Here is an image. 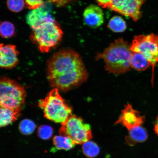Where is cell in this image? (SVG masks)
Wrapping results in <instances>:
<instances>
[{
	"label": "cell",
	"instance_id": "10",
	"mask_svg": "<svg viewBox=\"0 0 158 158\" xmlns=\"http://www.w3.org/2000/svg\"><path fill=\"white\" fill-rule=\"evenodd\" d=\"M0 49V66L1 68L10 69L16 66L19 62L18 55L19 52L16 49L15 45L11 44L5 45L1 44Z\"/></svg>",
	"mask_w": 158,
	"mask_h": 158
},
{
	"label": "cell",
	"instance_id": "11",
	"mask_svg": "<svg viewBox=\"0 0 158 158\" xmlns=\"http://www.w3.org/2000/svg\"><path fill=\"white\" fill-rule=\"evenodd\" d=\"M83 16L85 23L88 26L93 28L100 27L104 23L103 12L98 6H89L85 10Z\"/></svg>",
	"mask_w": 158,
	"mask_h": 158
},
{
	"label": "cell",
	"instance_id": "5",
	"mask_svg": "<svg viewBox=\"0 0 158 158\" xmlns=\"http://www.w3.org/2000/svg\"><path fill=\"white\" fill-rule=\"evenodd\" d=\"M26 92L15 81L3 77L0 81V104L3 107L21 110L24 104Z\"/></svg>",
	"mask_w": 158,
	"mask_h": 158
},
{
	"label": "cell",
	"instance_id": "21",
	"mask_svg": "<svg viewBox=\"0 0 158 158\" xmlns=\"http://www.w3.org/2000/svg\"><path fill=\"white\" fill-rule=\"evenodd\" d=\"M25 2L24 0H7V5L10 10L18 13L23 9Z\"/></svg>",
	"mask_w": 158,
	"mask_h": 158
},
{
	"label": "cell",
	"instance_id": "2",
	"mask_svg": "<svg viewBox=\"0 0 158 158\" xmlns=\"http://www.w3.org/2000/svg\"><path fill=\"white\" fill-rule=\"evenodd\" d=\"M133 52L130 45L123 39H116L102 53H98L97 60L102 59L106 70L110 73L120 74L130 70Z\"/></svg>",
	"mask_w": 158,
	"mask_h": 158
},
{
	"label": "cell",
	"instance_id": "12",
	"mask_svg": "<svg viewBox=\"0 0 158 158\" xmlns=\"http://www.w3.org/2000/svg\"><path fill=\"white\" fill-rule=\"evenodd\" d=\"M27 22L33 29H34L43 23L54 20L48 12L41 7L32 10L27 14Z\"/></svg>",
	"mask_w": 158,
	"mask_h": 158
},
{
	"label": "cell",
	"instance_id": "20",
	"mask_svg": "<svg viewBox=\"0 0 158 158\" xmlns=\"http://www.w3.org/2000/svg\"><path fill=\"white\" fill-rule=\"evenodd\" d=\"M35 125L31 120L25 119L23 120L19 125V129L21 133L24 135H29L34 131Z\"/></svg>",
	"mask_w": 158,
	"mask_h": 158
},
{
	"label": "cell",
	"instance_id": "7",
	"mask_svg": "<svg viewBox=\"0 0 158 158\" xmlns=\"http://www.w3.org/2000/svg\"><path fill=\"white\" fill-rule=\"evenodd\" d=\"M130 49L133 52L142 53L149 61L153 69L158 62V35L151 34L134 37Z\"/></svg>",
	"mask_w": 158,
	"mask_h": 158
},
{
	"label": "cell",
	"instance_id": "16",
	"mask_svg": "<svg viewBox=\"0 0 158 158\" xmlns=\"http://www.w3.org/2000/svg\"><path fill=\"white\" fill-rule=\"evenodd\" d=\"M53 140L55 147L58 150L68 151L73 149L76 145L71 138L66 136H56Z\"/></svg>",
	"mask_w": 158,
	"mask_h": 158
},
{
	"label": "cell",
	"instance_id": "15",
	"mask_svg": "<svg viewBox=\"0 0 158 158\" xmlns=\"http://www.w3.org/2000/svg\"><path fill=\"white\" fill-rule=\"evenodd\" d=\"M133 52L131 62L132 68L138 71H143L151 66V63L142 53Z\"/></svg>",
	"mask_w": 158,
	"mask_h": 158
},
{
	"label": "cell",
	"instance_id": "26",
	"mask_svg": "<svg viewBox=\"0 0 158 158\" xmlns=\"http://www.w3.org/2000/svg\"><path fill=\"white\" fill-rule=\"evenodd\" d=\"M154 130H155V133L158 135V116H157V118H156Z\"/></svg>",
	"mask_w": 158,
	"mask_h": 158
},
{
	"label": "cell",
	"instance_id": "25",
	"mask_svg": "<svg viewBox=\"0 0 158 158\" xmlns=\"http://www.w3.org/2000/svg\"><path fill=\"white\" fill-rule=\"evenodd\" d=\"M49 2H52L59 6H61L66 4L69 0H48Z\"/></svg>",
	"mask_w": 158,
	"mask_h": 158
},
{
	"label": "cell",
	"instance_id": "17",
	"mask_svg": "<svg viewBox=\"0 0 158 158\" xmlns=\"http://www.w3.org/2000/svg\"><path fill=\"white\" fill-rule=\"evenodd\" d=\"M108 27L114 32H123L127 28L125 21L118 16H115L110 20Z\"/></svg>",
	"mask_w": 158,
	"mask_h": 158
},
{
	"label": "cell",
	"instance_id": "1",
	"mask_svg": "<svg viewBox=\"0 0 158 158\" xmlns=\"http://www.w3.org/2000/svg\"><path fill=\"white\" fill-rule=\"evenodd\" d=\"M47 77L52 87L66 92L87 80L88 73L80 55L64 49L52 55L47 62Z\"/></svg>",
	"mask_w": 158,
	"mask_h": 158
},
{
	"label": "cell",
	"instance_id": "24",
	"mask_svg": "<svg viewBox=\"0 0 158 158\" xmlns=\"http://www.w3.org/2000/svg\"><path fill=\"white\" fill-rule=\"evenodd\" d=\"M98 5L103 8H109L111 5L113 0H96Z\"/></svg>",
	"mask_w": 158,
	"mask_h": 158
},
{
	"label": "cell",
	"instance_id": "22",
	"mask_svg": "<svg viewBox=\"0 0 158 158\" xmlns=\"http://www.w3.org/2000/svg\"><path fill=\"white\" fill-rule=\"evenodd\" d=\"M52 128L48 126H41L38 130L39 137L43 139H48L52 136Z\"/></svg>",
	"mask_w": 158,
	"mask_h": 158
},
{
	"label": "cell",
	"instance_id": "19",
	"mask_svg": "<svg viewBox=\"0 0 158 158\" xmlns=\"http://www.w3.org/2000/svg\"><path fill=\"white\" fill-rule=\"evenodd\" d=\"M1 36L5 38H9L15 35V26L8 21H4L1 24Z\"/></svg>",
	"mask_w": 158,
	"mask_h": 158
},
{
	"label": "cell",
	"instance_id": "23",
	"mask_svg": "<svg viewBox=\"0 0 158 158\" xmlns=\"http://www.w3.org/2000/svg\"><path fill=\"white\" fill-rule=\"evenodd\" d=\"M25 3L28 9L34 10L41 7L43 0H25Z\"/></svg>",
	"mask_w": 158,
	"mask_h": 158
},
{
	"label": "cell",
	"instance_id": "3",
	"mask_svg": "<svg viewBox=\"0 0 158 158\" xmlns=\"http://www.w3.org/2000/svg\"><path fill=\"white\" fill-rule=\"evenodd\" d=\"M58 89L54 88L47 96L39 102L47 119L62 124L72 115V109L59 94Z\"/></svg>",
	"mask_w": 158,
	"mask_h": 158
},
{
	"label": "cell",
	"instance_id": "13",
	"mask_svg": "<svg viewBox=\"0 0 158 158\" xmlns=\"http://www.w3.org/2000/svg\"><path fill=\"white\" fill-rule=\"evenodd\" d=\"M148 134L147 130L143 126H139L132 128L128 131V135L126 141L129 145H133L137 143H143L147 141Z\"/></svg>",
	"mask_w": 158,
	"mask_h": 158
},
{
	"label": "cell",
	"instance_id": "18",
	"mask_svg": "<svg viewBox=\"0 0 158 158\" xmlns=\"http://www.w3.org/2000/svg\"><path fill=\"white\" fill-rule=\"evenodd\" d=\"M82 150L84 155L90 158L96 157L100 153V148L97 144L90 140L82 144Z\"/></svg>",
	"mask_w": 158,
	"mask_h": 158
},
{
	"label": "cell",
	"instance_id": "4",
	"mask_svg": "<svg viewBox=\"0 0 158 158\" xmlns=\"http://www.w3.org/2000/svg\"><path fill=\"white\" fill-rule=\"evenodd\" d=\"M63 35V31L56 22L49 21L33 29L30 39L41 52H48L59 44Z\"/></svg>",
	"mask_w": 158,
	"mask_h": 158
},
{
	"label": "cell",
	"instance_id": "6",
	"mask_svg": "<svg viewBox=\"0 0 158 158\" xmlns=\"http://www.w3.org/2000/svg\"><path fill=\"white\" fill-rule=\"evenodd\" d=\"M61 125L59 130L60 135L70 137L76 145H82L92 139V134L90 125L84 123L80 117L72 114Z\"/></svg>",
	"mask_w": 158,
	"mask_h": 158
},
{
	"label": "cell",
	"instance_id": "14",
	"mask_svg": "<svg viewBox=\"0 0 158 158\" xmlns=\"http://www.w3.org/2000/svg\"><path fill=\"white\" fill-rule=\"evenodd\" d=\"M21 110L1 106L0 110V126L5 127L14 122L17 119Z\"/></svg>",
	"mask_w": 158,
	"mask_h": 158
},
{
	"label": "cell",
	"instance_id": "8",
	"mask_svg": "<svg viewBox=\"0 0 158 158\" xmlns=\"http://www.w3.org/2000/svg\"><path fill=\"white\" fill-rule=\"evenodd\" d=\"M145 0H113L110 9L137 21L142 15L141 7Z\"/></svg>",
	"mask_w": 158,
	"mask_h": 158
},
{
	"label": "cell",
	"instance_id": "9",
	"mask_svg": "<svg viewBox=\"0 0 158 158\" xmlns=\"http://www.w3.org/2000/svg\"><path fill=\"white\" fill-rule=\"evenodd\" d=\"M145 120L143 116L134 109L131 104H128L122 110L115 123L121 124L129 131L134 127L142 126Z\"/></svg>",
	"mask_w": 158,
	"mask_h": 158
}]
</instances>
